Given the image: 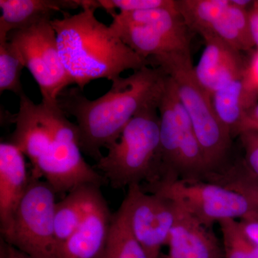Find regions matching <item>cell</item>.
Masks as SVG:
<instances>
[{
	"instance_id": "obj_26",
	"label": "cell",
	"mask_w": 258,
	"mask_h": 258,
	"mask_svg": "<svg viewBox=\"0 0 258 258\" xmlns=\"http://www.w3.org/2000/svg\"><path fill=\"white\" fill-rule=\"evenodd\" d=\"M244 132H258V102L246 112L242 118L239 128V137Z\"/></svg>"
},
{
	"instance_id": "obj_14",
	"label": "cell",
	"mask_w": 258,
	"mask_h": 258,
	"mask_svg": "<svg viewBox=\"0 0 258 258\" xmlns=\"http://www.w3.org/2000/svg\"><path fill=\"white\" fill-rule=\"evenodd\" d=\"M30 175L23 153L10 142L0 144V232L9 235L15 213L26 192Z\"/></svg>"
},
{
	"instance_id": "obj_7",
	"label": "cell",
	"mask_w": 258,
	"mask_h": 258,
	"mask_svg": "<svg viewBox=\"0 0 258 258\" xmlns=\"http://www.w3.org/2000/svg\"><path fill=\"white\" fill-rule=\"evenodd\" d=\"M158 106L141 111L122 131L96 167L115 189L152 181L159 166L160 118Z\"/></svg>"
},
{
	"instance_id": "obj_21",
	"label": "cell",
	"mask_w": 258,
	"mask_h": 258,
	"mask_svg": "<svg viewBox=\"0 0 258 258\" xmlns=\"http://www.w3.org/2000/svg\"><path fill=\"white\" fill-rule=\"evenodd\" d=\"M25 67L18 47L8 40V37H0V92L10 91L21 96L22 71Z\"/></svg>"
},
{
	"instance_id": "obj_20",
	"label": "cell",
	"mask_w": 258,
	"mask_h": 258,
	"mask_svg": "<svg viewBox=\"0 0 258 258\" xmlns=\"http://www.w3.org/2000/svg\"><path fill=\"white\" fill-rule=\"evenodd\" d=\"M98 258H149L132 232L123 204L112 216L106 244Z\"/></svg>"
},
{
	"instance_id": "obj_1",
	"label": "cell",
	"mask_w": 258,
	"mask_h": 258,
	"mask_svg": "<svg viewBox=\"0 0 258 258\" xmlns=\"http://www.w3.org/2000/svg\"><path fill=\"white\" fill-rule=\"evenodd\" d=\"M10 119L15 130L8 142L28 158L31 176L44 178L56 194L69 193L83 185L101 186L106 181L85 160L77 125L58 104H36L24 93L18 113Z\"/></svg>"
},
{
	"instance_id": "obj_5",
	"label": "cell",
	"mask_w": 258,
	"mask_h": 258,
	"mask_svg": "<svg viewBox=\"0 0 258 258\" xmlns=\"http://www.w3.org/2000/svg\"><path fill=\"white\" fill-rule=\"evenodd\" d=\"M148 186V192L170 199L209 228L258 209V180L249 171L225 183L165 180Z\"/></svg>"
},
{
	"instance_id": "obj_29",
	"label": "cell",
	"mask_w": 258,
	"mask_h": 258,
	"mask_svg": "<svg viewBox=\"0 0 258 258\" xmlns=\"http://www.w3.org/2000/svg\"><path fill=\"white\" fill-rule=\"evenodd\" d=\"M0 258H30L14 246L5 242L1 237L0 244Z\"/></svg>"
},
{
	"instance_id": "obj_4",
	"label": "cell",
	"mask_w": 258,
	"mask_h": 258,
	"mask_svg": "<svg viewBox=\"0 0 258 258\" xmlns=\"http://www.w3.org/2000/svg\"><path fill=\"white\" fill-rule=\"evenodd\" d=\"M174 81L180 101L193 128L212 175V181L225 177L234 166L227 162L232 137L215 113L212 96L199 83L191 53L174 54L150 61Z\"/></svg>"
},
{
	"instance_id": "obj_13",
	"label": "cell",
	"mask_w": 258,
	"mask_h": 258,
	"mask_svg": "<svg viewBox=\"0 0 258 258\" xmlns=\"http://www.w3.org/2000/svg\"><path fill=\"white\" fill-rule=\"evenodd\" d=\"M100 189L93 197L79 227L57 247V258H98L101 255L113 215Z\"/></svg>"
},
{
	"instance_id": "obj_8",
	"label": "cell",
	"mask_w": 258,
	"mask_h": 258,
	"mask_svg": "<svg viewBox=\"0 0 258 258\" xmlns=\"http://www.w3.org/2000/svg\"><path fill=\"white\" fill-rule=\"evenodd\" d=\"M115 35L145 60L190 52V30L174 8L111 14Z\"/></svg>"
},
{
	"instance_id": "obj_23",
	"label": "cell",
	"mask_w": 258,
	"mask_h": 258,
	"mask_svg": "<svg viewBox=\"0 0 258 258\" xmlns=\"http://www.w3.org/2000/svg\"><path fill=\"white\" fill-rule=\"evenodd\" d=\"M98 3L99 8L109 15L115 13V10L122 13L176 7V0H98Z\"/></svg>"
},
{
	"instance_id": "obj_19",
	"label": "cell",
	"mask_w": 258,
	"mask_h": 258,
	"mask_svg": "<svg viewBox=\"0 0 258 258\" xmlns=\"http://www.w3.org/2000/svg\"><path fill=\"white\" fill-rule=\"evenodd\" d=\"M101 186L86 184L71 190L56 203L54 227L57 247L64 243L79 227L88 205Z\"/></svg>"
},
{
	"instance_id": "obj_3",
	"label": "cell",
	"mask_w": 258,
	"mask_h": 258,
	"mask_svg": "<svg viewBox=\"0 0 258 258\" xmlns=\"http://www.w3.org/2000/svg\"><path fill=\"white\" fill-rule=\"evenodd\" d=\"M80 13L52 19L61 60L71 85L81 91L97 79L113 81L128 70L151 66L111 30L96 18L98 1L86 0Z\"/></svg>"
},
{
	"instance_id": "obj_9",
	"label": "cell",
	"mask_w": 258,
	"mask_h": 258,
	"mask_svg": "<svg viewBox=\"0 0 258 258\" xmlns=\"http://www.w3.org/2000/svg\"><path fill=\"white\" fill-rule=\"evenodd\" d=\"M55 195L45 180L30 175L9 235L2 238L30 258H57L54 227Z\"/></svg>"
},
{
	"instance_id": "obj_16",
	"label": "cell",
	"mask_w": 258,
	"mask_h": 258,
	"mask_svg": "<svg viewBox=\"0 0 258 258\" xmlns=\"http://www.w3.org/2000/svg\"><path fill=\"white\" fill-rule=\"evenodd\" d=\"M167 245L166 258H225L222 244L212 228L200 223L178 204Z\"/></svg>"
},
{
	"instance_id": "obj_22",
	"label": "cell",
	"mask_w": 258,
	"mask_h": 258,
	"mask_svg": "<svg viewBox=\"0 0 258 258\" xmlns=\"http://www.w3.org/2000/svg\"><path fill=\"white\" fill-rule=\"evenodd\" d=\"M219 225L225 258H258L257 246L242 233L237 220H224Z\"/></svg>"
},
{
	"instance_id": "obj_12",
	"label": "cell",
	"mask_w": 258,
	"mask_h": 258,
	"mask_svg": "<svg viewBox=\"0 0 258 258\" xmlns=\"http://www.w3.org/2000/svg\"><path fill=\"white\" fill-rule=\"evenodd\" d=\"M122 204L132 232L148 257L159 258L175 222L176 204L160 194L147 192L139 184L128 186Z\"/></svg>"
},
{
	"instance_id": "obj_6",
	"label": "cell",
	"mask_w": 258,
	"mask_h": 258,
	"mask_svg": "<svg viewBox=\"0 0 258 258\" xmlns=\"http://www.w3.org/2000/svg\"><path fill=\"white\" fill-rule=\"evenodd\" d=\"M158 111L160 152L157 173L150 184L165 180L212 181L189 115L180 101L174 81L166 74Z\"/></svg>"
},
{
	"instance_id": "obj_10",
	"label": "cell",
	"mask_w": 258,
	"mask_h": 258,
	"mask_svg": "<svg viewBox=\"0 0 258 258\" xmlns=\"http://www.w3.org/2000/svg\"><path fill=\"white\" fill-rule=\"evenodd\" d=\"M51 20L12 31L8 39L18 47L25 67L38 84L42 101L55 105L59 94L71 83L61 60L57 35Z\"/></svg>"
},
{
	"instance_id": "obj_15",
	"label": "cell",
	"mask_w": 258,
	"mask_h": 258,
	"mask_svg": "<svg viewBox=\"0 0 258 258\" xmlns=\"http://www.w3.org/2000/svg\"><path fill=\"white\" fill-rule=\"evenodd\" d=\"M205 49L195 75L204 89L212 96L229 83L244 76L247 64L241 52L217 37H203Z\"/></svg>"
},
{
	"instance_id": "obj_18",
	"label": "cell",
	"mask_w": 258,
	"mask_h": 258,
	"mask_svg": "<svg viewBox=\"0 0 258 258\" xmlns=\"http://www.w3.org/2000/svg\"><path fill=\"white\" fill-rule=\"evenodd\" d=\"M212 101L219 120L233 138L239 136L246 112L257 103L258 92L249 87L243 76L214 93Z\"/></svg>"
},
{
	"instance_id": "obj_25",
	"label": "cell",
	"mask_w": 258,
	"mask_h": 258,
	"mask_svg": "<svg viewBox=\"0 0 258 258\" xmlns=\"http://www.w3.org/2000/svg\"><path fill=\"white\" fill-rule=\"evenodd\" d=\"M237 221L242 233L258 247V209Z\"/></svg>"
},
{
	"instance_id": "obj_24",
	"label": "cell",
	"mask_w": 258,
	"mask_h": 258,
	"mask_svg": "<svg viewBox=\"0 0 258 258\" xmlns=\"http://www.w3.org/2000/svg\"><path fill=\"white\" fill-rule=\"evenodd\" d=\"M244 149V164L258 180V132H244L240 135Z\"/></svg>"
},
{
	"instance_id": "obj_11",
	"label": "cell",
	"mask_w": 258,
	"mask_h": 258,
	"mask_svg": "<svg viewBox=\"0 0 258 258\" xmlns=\"http://www.w3.org/2000/svg\"><path fill=\"white\" fill-rule=\"evenodd\" d=\"M176 3L190 31L203 37H217L240 52L255 46L248 10L235 6L231 0H176Z\"/></svg>"
},
{
	"instance_id": "obj_27",
	"label": "cell",
	"mask_w": 258,
	"mask_h": 258,
	"mask_svg": "<svg viewBox=\"0 0 258 258\" xmlns=\"http://www.w3.org/2000/svg\"><path fill=\"white\" fill-rule=\"evenodd\" d=\"M244 79L249 87L258 92V50L247 64Z\"/></svg>"
},
{
	"instance_id": "obj_17",
	"label": "cell",
	"mask_w": 258,
	"mask_h": 258,
	"mask_svg": "<svg viewBox=\"0 0 258 258\" xmlns=\"http://www.w3.org/2000/svg\"><path fill=\"white\" fill-rule=\"evenodd\" d=\"M86 0H0V37L51 20L55 13L83 8Z\"/></svg>"
},
{
	"instance_id": "obj_28",
	"label": "cell",
	"mask_w": 258,
	"mask_h": 258,
	"mask_svg": "<svg viewBox=\"0 0 258 258\" xmlns=\"http://www.w3.org/2000/svg\"><path fill=\"white\" fill-rule=\"evenodd\" d=\"M248 15L251 33L255 46L258 47V0L253 2L249 10Z\"/></svg>"
},
{
	"instance_id": "obj_2",
	"label": "cell",
	"mask_w": 258,
	"mask_h": 258,
	"mask_svg": "<svg viewBox=\"0 0 258 258\" xmlns=\"http://www.w3.org/2000/svg\"><path fill=\"white\" fill-rule=\"evenodd\" d=\"M165 78L160 68L146 66L112 81L109 91L97 99H88L79 88L63 90L57 104L76 118L83 154L96 162L101 159V149L115 142L136 115L158 106Z\"/></svg>"
}]
</instances>
